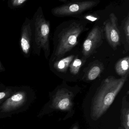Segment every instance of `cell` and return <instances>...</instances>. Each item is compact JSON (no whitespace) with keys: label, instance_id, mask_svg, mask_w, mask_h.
Here are the masks:
<instances>
[{"label":"cell","instance_id":"obj_22","mask_svg":"<svg viewBox=\"0 0 129 129\" xmlns=\"http://www.w3.org/2000/svg\"></svg>","mask_w":129,"mask_h":129},{"label":"cell","instance_id":"obj_1","mask_svg":"<svg viewBox=\"0 0 129 129\" xmlns=\"http://www.w3.org/2000/svg\"><path fill=\"white\" fill-rule=\"evenodd\" d=\"M86 24L84 20H71L59 25L53 35V50L49 61L63 58L76 46L78 38L87 29Z\"/></svg>","mask_w":129,"mask_h":129},{"label":"cell","instance_id":"obj_7","mask_svg":"<svg viewBox=\"0 0 129 129\" xmlns=\"http://www.w3.org/2000/svg\"><path fill=\"white\" fill-rule=\"evenodd\" d=\"M104 38L103 28L99 25L93 27L87 35L83 44L82 53L84 58H88L95 52L102 44Z\"/></svg>","mask_w":129,"mask_h":129},{"label":"cell","instance_id":"obj_4","mask_svg":"<svg viewBox=\"0 0 129 129\" xmlns=\"http://www.w3.org/2000/svg\"><path fill=\"white\" fill-rule=\"evenodd\" d=\"M31 27L33 52L39 56L43 50L45 58L48 59L50 53V24L49 21L45 18L41 7H39L31 19Z\"/></svg>","mask_w":129,"mask_h":129},{"label":"cell","instance_id":"obj_13","mask_svg":"<svg viewBox=\"0 0 129 129\" xmlns=\"http://www.w3.org/2000/svg\"><path fill=\"white\" fill-rule=\"evenodd\" d=\"M103 68L101 64H94L92 65L87 74V80L92 81L96 79L102 73Z\"/></svg>","mask_w":129,"mask_h":129},{"label":"cell","instance_id":"obj_14","mask_svg":"<svg viewBox=\"0 0 129 129\" xmlns=\"http://www.w3.org/2000/svg\"><path fill=\"white\" fill-rule=\"evenodd\" d=\"M18 86H8L0 91V104L10 97L18 88Z\"/></svg>","mask_w":129,"mask_h":129},{"label":"cell","instance_id":"obj_19","mask_svg":"<svg viewBox=\"0 0 129 129\" xmlns=\"http://www.w3.org/2000/svg\"><path fill=\"white\" fill-rule=\"evenodd\" d=\"M6 71V69L2 64V62L0 61V73Z\"/></svg>","mask_w":129,"mask_h":129},{"label":"cell","instance_id":"obj_12","mask_svg":"<svg viewBox=\"0 0 129 129\" xmlns=\"http://www.w3.org/2000/svg\"><path fill=\"white\" fill-rule=\"evenodd\" d=\"M116 73L121 76H125L129 73V57L125 56L118 60L115 65Z\"/></svg>","mask_w":129,"mask_h":129},{"label":"cell","instance_id":"obj_3","mask_svg":"<svg viewBox=\"0 0 129 129\" xmlns=\"http://www.w3.org/2000/svg\"><path fill=\"white\" fill-rule=\"evenodd\" d=\"M36 98L34 90L30 86H19L14 93L0 104V118L11 117L26 111Z\"/></svg>","mask_w":129,"mask_h":129},{"label":"cell","instance_id":"obj_17","mask_svg":"<svg viewBox=\"0 0 129 129\" xmlns=\"http://www.w3.org/2000/svg\"><path fill=\"white\" fill-rule=\"evenodd\" d=\"M121 121L125 129H129V108L125 107L121 111Z\"/></svg>","mask_w":129,"mask_h":129},{"label":"cell","instance_id":"obj_2","mask_svg":"<svg viewBox=\"0 0 129 129\" xmlns=\"http://www.w3.org/2000/svg\"><path fill=\"white\" fill-rule=\"evenodd\" d=\"M129 73L120 78L109 76L104 80L94 96L91 107V117L98 120L110 107L127 80Z\"/></svg>","mask_w":129,"mask_h":129},{"label":"cell","instance_id":"obj_18","mask_svg":"<svg viewBox=\"0 0 129 129\" xmlns=\"http://www.w3.org/2000/svg\"><path fill=\"white\" fill-rule=\"evenodd\" d=\"M78 18L81 19V20L85 21L94 22L97 21L99 19V16L97 14L95 13H87L81 15V16H78Z\"/></svg>","mask_w":129,"mask_h":129},{"label":"cell","instance_id":"obj_5","mask_svg":"<svg viewBox=\"0 0 129 129\" xmlns=\"http://www.w3.org/2000/svg\"><path fill=\"white\" fill-rule=\"evenodd\" d=\"M73 95L67 89L58 90L51 96L49 102L44 105L37 115L41 118L53 110L69 111L73 106Z\"/></svg>","mask_w":129,"mask_h":129},{"label":"cell","instance_id":"obj_11","mask_svg":"<svg viewBox=\"0 0 129 129\" xmlns=\"http://www.w3.org/2000/svg\"><path fill=\"white\" fill-rule=\"evenodd\" d=\"M120 33L121 42L123 43L124 52H127L129 48V14H127L122 21L120 27L119 28Z\"/></svg>","mask_w":129,"mask_h":129},{"label":"cell","instance_id":"obj_15","mask_svg":"<svg viewBox=\"0 0 129 129\" xmlns=\"http://www.w3.org/2000/svg\"><path fill=\"white\" fill-rule=\"evenodd\" d=\"M83 62L84 61L81 59L78 58L77 56H76L70 64L69 67L71 73L74 75L77 74L83 64Z\"/></svg>","mask_w":129,"mask_h":129},{"label":"cell","instance_id":"obj_20","mask_svg":"<svg viewBox=\"0 0 129 129\" xmlns=\"http://www.w3.org/2000/svg\"><path fill=\"white\" fill-rule=\"evenodd\" d=\"M6 87V85H4L2 83H0V91H1V90H3L4 89H5Z\"/></svg>","mask_w":129,"mask_h":129},{"label":"cell","instance_id":"obj_6","mask_svg":"<svg viewBox=\"0 0 129 129\" xmlns=\"http://www.w3.org/2000/svg\"><path fill=\"white\" fill-rule=\"evenodd\" d=\"M100 1L96 0L71 1L56 7L51 10L53 15L56 17L73 16L79 15L96 7Z\"/></svg>","mask_w":129,"mask_h":129},{"label":"cell","instance_id":"obj_8","mask_svg":"<svg viewBox=\"0 0 129 129\" xmlns=\"http://www.w3.org/2000/svg\"><path fill=\"white\" fill-rule=\"evenodd\" d=\"M103 31L108 43L113 49L120 46V33L117 18L114 13L109 14V18L103 23Z\"/></svg>","mask_w":129,"mask_h":129},{"label":"cell","instance_id":"obj_9","mask_svg":"<svg viewBox=\"0 0 129 129\" xmlns=\"http://www.w3.org/2000/svg\"><path fill=\"white\" fill-rule=\"evenodd\" d=\"M32 35L31 19L26 18L21 28L19 46L24 57H30L32 51Z\"/></svg>","mask_w":129,"mask_h":129},{"label":"cell","instance_id":"obj_10","mask_svg":"<svg viewBox=\"0 0 129 129\" xmlns=\"http://www.w3.org/2000/svg\"><path fill=\"white\" fill-rule=\"evenodd\" d=\"M76 56L75 55H71L56 61H49L50 69L58 72H66Z\"/></svg>","mask_w":129,"mask_h":129},{"label":"cell","instance_id":"obj_16","mask_svg":"<svg viewBox=\"0 0 129 129\" xmlns=\"http://www.w3.org/2000/svg\"><path fill=\"white\" fill-rule=\"evenodd\" d=\"M28 0H9L7 3L8 7L12 10L22 7Z\"/></svg>","mask_w":129,"mask_h":129},{"label":"cell","instance_id":"obj_21","mask_svg":"<svg viewBox=\"0 0 129 129\" xmlns=\"http://www.w3.org/2000/svg\"><path fill=\"white\" fill-rule=\"evenodd\" d=\"M72 129H79V126H78V125L75 124L74 126Z\"/></svg>","mask_w":129,"mask_h":129}]
</instances>
